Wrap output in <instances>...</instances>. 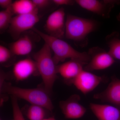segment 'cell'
<instances>
[{"instance_id":"83f0119b","label":"cell","mask_w":120,"mask_h":120,"mask_svg":"<svg viewBox=\"0 0 120 120\" xmlns=\"http://www.w3.org/2000/svg\"></svg>"},{"instance_id":"8992f818","label":"cell","mask_w":120,"mask_h":120,"mask_svg":"<svg viewBox=\"0 0 120 120\" xmlns=\"http://www.w3.org/2000/svg\"><path fill=\"white\" fill-rule=\"evenodd\" d=\"M64 9L56 10L47 17L45 26L47 34L52 37L62 39L65 36V21Z\"/></svg>"},{"instance_id":"8fae6325","label":"cell","mask_w":120,"mask_h":120,"mask_svg":"<svg viewBox=\"0 0 120 120\" xmlns=\"http://www.w3.org/2000/svg\"><path fill=\"white\" fill-rule=\"evenodd\" d=\"M13 75L17 81H23L38 73L35 61L30 58L20 60L14 64Z\"/></svg>"},{"instance_id":"603a6c76","label":"cell","mask_w":120,"mask_h":120,"mask_svg":"<svg viewBox=\"0 0 120 120\" xmlns=\"http://www.w3.org/2000/svg\"><path fill=\"white\" fill-rule=\"evenodd\" d=\"M51 1L54 4L58 6L72 5L75 2V1L72 0H52Z\"/></svg>"},{"instance_id":"30bf717a","label":"cell","mask_w":120,"mask_h":120,"mask_svg":"<svg viewBox=\"0 0 120 120\" xmlns=\"http://www.w3.org/2000/svg\"><path fill=\"white\" fill-rule=\"evenodd\" d=\"M94 54L89 53L90 59L86 65L84 70L91 71L103 70L109 68L115 62L114 59L109 52L98 50Z\"/></svg>"},{"instance_id":"9c48e42d","label":"cell","mask_w":120,"mask_h":120,"mask_svg":"<svg viewBox=\"0 0 120 120\" xmlns=\"http://www.w3.org/2000/svg\"><path fill=\"white\" fill-rule=\"evenodd\" d=\"M94 98L111 103L120 109V79L113 77L106 89L95 94Z\"/></svg>"},{"instance_id":"cb8c5ba5","label":"cell","mask_w":120,"mask_h":120,"mask_svg":"<svg viewBox=\"0 0 120 120\" xmlns=\"http://www.w3.org/2000/svg\"><path fill=\"white\" fill-rule=\"evenodd\" d=\"M13 2L11 0H0V6L2 8L6 9L11 7Z\"/></svg>"},{"instance_id":"7c38bea8","label":"cell","mask_w":120,"mask_h":120,"mask_svg":"<svg viewBox=\"0 0 120 120\" xmlns=\"http://www.w3.org/2000/svg\"><path fill=\"white\" fill-rule=\"evenodd\" d=\"M84 65L78 61L71 60L57 66V74L66 81L72 84L75 78L83 70Z\"/></svg>"},{"instance_id":"e0dca14e","label":"cell","mask_w":120,"mask_h":120,"mask_svg":"<svg viewBox=\"0 0 120 120\" xmlns=\"http://www.w3.org/2000/svg\"><path fill=\"white\" fill-rule=\"evenodd\" d=\"M45 108L38 105H31L26 112V116L30 120H42L45 119Z\"/></svg>"},{"instance_id":"d4e9b609","label":"cell","mask_w":120,"mask_h":120,"mask_svg":"<svg viewBox=\"0 0 120 120\" xmlns=\"http://www.w3.org/2000/svg\"><path fill=\"white\" fill-rule=\"evenodd\" d=\"M42 120H52V117H50L48 118H45Z\"/></svg>"},{"instance_id":"4fadbf2b","label":"cell","mask_w":120,"mask_h":120,"mask_svg":"<svg viewBox=\"0 0 120 120\" xmlns=\"http://www.w3.org/2000/svg\"><path fill=\"white\" fill-rule=\"evenodd\" d=\"M90 107L98 120H120V109L114 106L91 103Z\"/></svg>"},{"instance_id":"44dd1931","label":"cell","mask_w":120,"mask_h":120,"mask_svg":"<svg viewBox=\"0 0 120 120\" xmlns=\"http://www.w3.org/2000/svg\"><path fill=\"white\" fill-rule=\"evenodd\" d=\"M14 56L10 49L0 45V63L4 64L11 60L12 56Z\"/></svg>"},{"instance_id":"484cf974","label":"cell","mask_w":120,"mask_h":120,"mask_svg":"<svg viewBox=\"0 0 120 120\" xmlns=\"http://www.w3.org/2000/svg\"><path fill=\"white\" fill-rule=\"evenodd\" d=\"M52 120H56V119H55V118H54V117H52Z\"/></svg>"},{"instance_id":"6da1fadb","label":"cell","mask_w":120,"mask_h":120,"mask_svg":"<svg viewBox=\"0 0 120 120\" xmlns=\"http://www.w3.org/2000/svg\"><path fill=\"white\" fill-rule=\"evenodd\" d=\"M32 30L43 39L53 52V58L56 65L67 59L78 61L84 65L90 61V56L89 53L79 52L61 39L50 36L34 27Z\"/></svg>"},{"instance_id":"ac0fdd59","label":"cell","mask_w":120,"mask_h":120,"mask_svg":"<svg viewBox=\"0 0 120 120\" xmlns=\"http://www.w3.org/2000/svg\"><path fill=\"white\" fill-rule=\"evenodd\" d=\"M14 15L11 7L0 12V30L4 31L9 28L12 16Z\"/></svg>"},{"instance_id":"277c9868","label":"cell","mask_w":120,"mask_h":120,"mask_svg":"<svg viewBox=\"0 0 120 120\" xmlns=\"http://www.w3.org/2000/svg\"><path fill=\"white\" fill-rule=\"evenodd\" d=\"M92 20L68 15L65 20V36L68 39L80 41L84 40L96 28Z\"/></svg>"},{"instance_id":"7402d4cb","label":"cell","mask_w":120,"mask_h":120,"mask_svg":"<svg viewBox=\"0 0 120 120\" xmlns=\"http://www.w3.org/2000/svg\"><path fill=\"white\" fill-rule=\"evenodd\" d=\"M32 1L35 7L38 9L47 7L51 2L49 0H32Z\"/></svg>"},{"instance_id":"4316f807","label":"cell","mask_w":120,"mask_h":120,"mask_svg":"<svg viewBox=\"0 0 120 120\" xmlns=\"http://www.w3.org/2000/svg\"><path fill=\"white\" fill-rule=\"evenodd\" d=\"M119 17H120V16H119Z\"/></svg>"},{"instance_id":"5b68a950","label":"cell","mask_w":120,"mask_h":120,"mask_svg":"<svg viewBox=\"0 0 120 120\" xmlns=\"http://www.w3.org/2000/svg\"><path fill=\"white\" fill-rule=\"evenodd\" d=\"M38 11L28 14L16 15L12 17L9 27V30L12 37L17 39L22 34L34 28L39 21Z\"/></svg>"},{"instance_id":"9a60e30c","label":"cell","mask_w":120,"mask_h":120,"mask_svg":"<svg viewBox=\"0 0 120 120\" xmlns=\"http://www.w3.org/2000/svg\"><path fill=\"white\" fill-rule=\"evenodd\" d=\"M112 1L98 0H76L75 2L82 8L102 16H106L108 12V5Z\"/></svg>"},{"instance_id":"52a82bcc","label":"cell","mask_w":120,"mask_h":120,"mask_svg":"<svg viewBox=\"0 0 120 120\" xmlns=\"http://www.w3.org/2000/svg\"><path fill=\"white\" fill-rule=\"evenodd\" d=\"M103 80L101 76L83 69L73 80L72 84L83 94H86L94 90Z\"/></svg>"},{"instance_id":"2e32d148","label":"cell","mask_w":120,"mask_h":120,"mask_svg":"<svg viewBox=\"0 0 120 120\" xmlns=\"http://www.w3.org/2000/svg\"><path fill=\"white\" fill-rule=\"evenodd\" d=\"M11 8L14 14L16 15L28 14L38 11L30 0L15 1L13 2Z\"/></svg>"},{"instance_id":"ffe728a7","label":"cell","mask_w":120,"mask_h":120,"mask_svg":"<svg viewBox=\"0 0 120 120\" xmlns=\"http://www.w3.org/2000/svg\"><path fill=\"white\" fill-rule=\"evenodd\" d=\"M12 105L13 116V120H25L22 113L20 109L18 104L17 98L11 96Z\"/></svg>"},{"instance_id":"ba28073f","label":"cell","mask_w":120,"mask_h":120,"mask_svg":"<svg viewBox=\"0 0 120 120\" xmlns=\"http://www.w3.org/2000/svg\"><path fill=\"white\" fill-rule=\"evenodd\" d=\"M80 100L79 95L75 94L66 101L60 102V107L65 118L69 119H79L85 114L86 109L80 103Z\"/></svg>"},{"instance_id":"d6986e66","label":"cell","mask_w":120,"mask_h":120,"mask_svg":"<svg viewBox=\"0 0 120 120\" xmlns=\"http://www.w3.org/2000/svg\"><path fill=\"white\" fill-rule=\"evenodd\" d=\"M109 52L114 59L120 60V39L114 38L109 42Z\"/></svg>"},{"instance_id":"5bb4252c","label":"cell","mask_w":120,"mask_h":120,"mask_svg":"<svg viewBox=\"0 0 120 120\" xmlns=\"http://www.w3.org/2000/svg\"><path fill=\"white\" fill-rule=\"evenodd\" d=\"M33 48L32 39L27 34L21 35L10 46V49L14 56L28 55L32 52Z\"/></svg>"},{"instance_id":"3957f363","label":"cell","mask_w":120,"mask_h":120,"mask_svg":"<svg viewBox=\"0 0 120 120\" xmlns=\"http://www.w3.org/2000/svg\"><path fill=\"white\" fill-rule=\"evenodd\" d=\"M2 90L11 96L22 99L31 105L40 106L50 112L53 109V105L49 94L44 90L20 88L5 83L2 85Z\"/></svg>"},{"instance_id":"7a4b0ae2","label":"cell","mask_w":120,"mask_h":120,"mask_svg":"<svg viewBox=\"0 0 120 120\" xmlns=\"http://www.w3.org/2000/svg\"><path fill=\"white\" fill-rule=\"evenodd\" d=\"M52 52L49 46L45 43L41 49L33 55L39 74L43 80L44 90L49 94L52 92L57 79V65L54 61Z\"/></svg>"}]
</instances>
